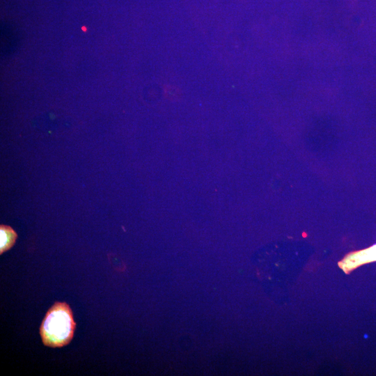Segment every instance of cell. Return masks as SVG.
<instances>
[{"label": "cell", "instance_id": "cell-1", "mask_svg": "<svg viewBox=\"0 0 376 376\" xmlns=\"http://www.w3.org/2000/svg\"><path fill=\"white\" fill-rule=\"evenodd\" d=\"M76 327L70 306L56 301L46 313L40 327V334L45 346L63 347L72 340Z\"/></svg>", "mask_w": 376, "mask_h": 376}, {"label": "cell", "instance_id": "cell-2", "mask_svg": "<svg viewBox=\"0 0 376 376\" xmlns=\"http://www.w3.org/2000/svg\"><path fill=\"white\" fill-rule=\"evenodd\" d=\"M376 260V244L365 250L353 253L340 263V267L348 272L366 263Z\"/></svg>", "mask_w": 376, "mask_h": 376}, {"label": "cell", "instance_id": "cell-3", "mask_svg": "<svg viewBox=\"0 0 376 376\" xmlns=\"http://www.w3.org/2000/svg\"><path fill=\"white\" fill-rule=\"evenodd\" d=\"M17 235L9 226H0V253L10 249L15 244Z\"/></svg>", "mask_w": 376, "mask_h": 376}]
</instances>
